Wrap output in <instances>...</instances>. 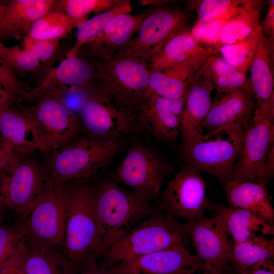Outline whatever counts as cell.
<instances>
[{"label":"cell","mask_w":274,"mask_h":274,"mask_svg":"<svg viewBox=\"0 0 274 274\" xmlns=\"http://www.w3.org/2000/svg\"><path fill=\"white\" fill-rule=\"evenodd\" d=\"M25 244L14 255L0 264V274H26L23 263Z\"/></svg>","instance_id":"b9f144b4"},{"label":"cell","mask_w":274,"mask_h":274,"mask_svg":"<svg viewBox=\"0 0 274 274\" xmlns=\"http://www.w3.org/2000/svg\"><path fill=\"white\" fill-rule=\"evenodd\" d=\"M167 2H170V1H142L141 3L143 5H145L149 4H154V5L158 6V5L163 4L164 3H168Z\"/></svg>","instance_id":"816d5d0a"},{"label":"cell","mask_w":274,"mask_h":274,"mask_svg":"<svg viewBox=\"0 0 274 274\" xmlns=\"http://www.w3.org/2000/svg\"><path fill=\"white\" fill-rule=\"evenodd\" d=\"M11 98L0 86V111L9 108Z\"/></svg>","instance_id":"681fc988"},{"label":"cell","mask_w":274,"mask_h":274,"mask_svg":"<svg viewBox=\"0 0 274 274\" xmlns=\"http://www.w3.org/2000/svg\"><path fill=\"white\" fill-rule=\"evenodd\" d=\"M228 20L220 19L203 23H196L190 32L194 38L207 47H215L217 51L219 47V36L221 31Z\"/></svg>","instance_id":"f35d334b"},{"label":"cell","mask_w":274,"mask_h":274,"mask_svg":"<svg viewBox=\"0 0 274 274\" xmlns=\"http://www.w3.org/2000/svg\"><path fill=\"white\" fill-rule=\"evenodd\" d=\"M188 242L204 263L230 271L229 258L234 242L222 219L218 215L182 223Z\"/></svg>","instance_id":"4fadbf2b"},{"label":"cell","mask_w":274,"mask_h":274,"mask_svg":"<svg viewBox=\"0 0 274 274\" xmlns=\"http://www.w3.org/2000/svg\"><path fill=\"white\" fill-rule=\"evenodd\" d=\"M67 193L65 183L50 178L42 195L23 221L25 237L34 245L62 246L65 231Z\"/></svg>","instance_id":"30bf717a"},{"label":"cell","mask_w":274,"mask_h":274,"mask_svg":"<svg viewBox=\"0 0 274 274\" xmlns=\"http://www.w3.org/2000/svg\"><path fill=\"white\" fill-rule=\"evenodd\" d=\"M58 40H44L25 43V46H31L36 50L41 61H47L55 54Z\"/></svg>","instance_id":"7bdbcfd3"},{"label":"cell","mask_w":274,"mask_h":274,"mask_svg":"<svg viewBox=\"0 0 274 274\" xmlns=\"http://www.w3.org/2000/svg\"><path fill=\"white\" fill-rule=\"evenodd\" d=\"M0 60L12 71H30L38 67L41 61L31 46L21 49L18 46L8 47L0 39Z\"/></svg>","instance_id":"8d00e7d4"},{"label":"cell","mask_w":274,"mask_h":274,"mask_svg":"<svg viewBox=\"0 0 274 274\" xmlns=\"http://www.w3.org/2000/svg\"><path fill=\"white\" fill-rule=\"evenodd\" d=\"M183 274H231V271H225L202 263L189 269Z\"/></svg>","instance_id":"7dc6e473"},{"label":"cell","mask_w":274,"mask_h":274,"mask_svg":"<svg viewBox=\"0 0 274 274\" xmlns=\"http://www.w3.org/2000/svg\"><path fill=\"white\" fill-rule=\"evenodd\" d=\"M274 260V239L256 235L234 243L229 258L231 270L242 271L262 261Z\"/></svg>","instance_id":"f546056e"},{"label":"cell","mask_w":274,"mask_h":274,"mask_svg":"<svg viewBox=\"0 0 274 274\" xmlns=\"http://www.w3.org/2000/svg\"><path fill=\"white\" fill-rule=\"evenodd\" d=\"M198 76L210 92L216 91V96L235 90L253 96L246 76L231 66L216 50L208 58Z\"/></svg>","instance_id":"484cf974"},{"label":"cell","mask_w":274,"mask_h":274,"mask_svg":"<svg viewBox=\"0 0 274 274\" xmlns=\"http://www.w3.org/2000/svg\"><path fill=\"white\" fill-rule=\"evenodd\" d=\"M94 78V65L92 67L78 56H67L49 76L59 84L80 88L92 87Z\"/></svg>","instance_id":"1f68e13d"},{"label":"cell","mask_w":274,"mask_h":274,"mask_svg":"<svg viewBox=\"0 0 274 274\" xmlns=\"http://www.w3.org/2000/svg\"><path fill=\"white\" fill-rule=\"evenodd\" d=\"M274 101L256 105L244 129L241 151L232 181H250L267 187L274 174Z\"/></svg>","instance_id":"5b68a950"},{"label":"cell","mask_w":274,"mask_h":274,"mask_svg":"<svg viewBox=\"0 0 274 274\" xmlns=\"http://www.w3.org/2000/svg\"><path fill=\"white\" fill-rule=\"evenodd\" d=\"M120 0H61L55 5L76 19H87L91 12H101L112 9Z\"/></svg>","instance_id":"74e56055"},{"label":"cell","mask_w":274,"mask_h":274,"mask_svg":"<svg viewBox=\"0 0 274 274\" xmlns=\"http://www.w3.org/2000/svg\"><path fill=\"white\" fill-rule=\"evenodd\" d=\"M88 180L65 182L67 212L64 255L78 271L100 257L104 232L95 213Z\"/></svg>","instance_id":"6da1fadb"},{"label":"cell","mask_w":274,"mask_h":274,"mask_svg":"<svg viewBox=\"0 0 274 274\" xmlns=\"http://www.w3.org/2000/svg\"><path fill=\"white\" fill-rule=\"evenodd\" d=\"M50 177L46 167L26 157H19L5 180L4 207L23 221L42 195Z\"/></svg>","instance_id":"5bb4252c"},{"label":"cell","mask_w":274,"mask_h":274,"mask_svg":"<svg viewBox=\"0 0 274 274\" xmlns=\"http://www.w3.org/2000/svg\"><path fill=\"white\" fill-rule=\"evenodd\" d=\"M206 193V184L200 172L186 164L160 194L159 204L163 211L174 218L199 219L205 216L208 209Z\"/></svg>","instance_id":"7c38bea8"},{"label":"cell","mask_w":274,"mask_h":274,"mask_svg":"<svg viewBox=\"0 0 274 274\" xmlns=\"http://www.w3.org/2000/svg\"><path fill=\"white\" fill-rule=\"evenodd\" d=\"M7 176L0 174V210L4 207V188L5 180Z\"/></svg>","instance_id":"f907efd6"},{"label":"cell","mask_w":274,"mask_h":274,"mask_svg":"<svg viewBox=\"0 0 274 274\" xmlns=\"http://www.w3.org/2000/svg\"><path fill=\"white\" fill-rule=\"evenodd\" d=\"M19 159L12 150L0 145V174L10 175Z\"/></svg>","instance_id":"ee69618b"},{"label":"cell","mask_w":274,"mask_h":274,"mask_svg":"<svg viewBox=\"0 0 274 274\" xmlns=\"http://www.w3.org/2000/svg\"><path fill=\"white\" fill-rule=\"evenodd\" d=\"M190 83L165 72L149 70L150 93L159 96L171 99H185Z\"/></svg>","instance_id":"d590c367"},{"label":"cell","mask_w":274,"mask_h":274,"mask_svg":"<svg viewBox=\"0 0 274 274\" xmlns=\"http://www.w3.org/2000/svg\"><path fill=\"white\" fill-rule=\"evenodd\" d=\"M185 99H168L150 93L133 115L140 130L146 131L158 141L176 144L181 133Z\"/></svg>","instance_id":"e0dca14e"},{"label":"cell","mask_w":274,"mask_h":274,"mask_svg":"<svg viewBox=\"0 0 274 274\" xmlns=\"http://www.w3.org/2000/svg\"><path fill=\"white\" fill-rule=\"evenodd\" d=\"M25 243L22 227L0 226V264L16 253Z\"/></svg>","instance_id":"ab89813d"},{"label":"cell","mask_w":274,"mask_h":274,"mask_svg":"<svg viewBox=\"0 0 274 274\" xmlns=\"http://www.w3.org/2000/svg\"><path fill=\"white\" fill-rule=\"evenodd\" d=\"M124 146L123 139L100 141L78 138L52 153L46 168L57 183L88 180L108 166Z\"/></svg>","instance_id":"8992f818"},{"label":"cell","mask_w":274,"mask_h":274,"mask_svg":"<svg viewBox=\"0 0 274 274\" xmlns=\"http://www.w3.org/2000/svg\"><path fill=\"white\" fill-rule=\"evenodd\" d=\"M208 210L222 219L234 243L244 242L256 235L274 234L273 225L245 209L209 201Z\"/></svg>","instance_id":"d4e9b609"},{"label":"cell","mask_w":274,"mask_h":274,"mask_svg":"<svg viewBox=\"0 0 274 274\" xmlns=\"http://www.w3.org/2000/svg\"><path fill=\"white\" fill-rule=\"evenodd\" d=\"M215 51L203 47L186 29L170 39L152 57L150 70L164 72L175 69L192 81L200 73L206 61Z\"/></svg>","instance_id":"2e32d148"},{"label":"cell","mask_w":274,"mask_h":274,"mask_svg":"<svg viewBox=\"0 0 274 274\" xmlns=\"http://www.w3.org/2000/svg\"><path fill=\"white\" fill-rule=\"evenodd\" d=\"M0 86L12 99L16 95L25 96L28 88L0 60Z\"/></svg>","instance_id":"60d3db41"},{"label":"cell","mask_w":274,"mask_h":274,"mask_svg":"<svg viewBox=\"0 0 274 274\" xmlns=\"http://www.w3.org/2000/svg\"><path fill=\"white\" fill-rule=\"evenodd\" d=\"M86 19L74 18L55 5L51 10L33 24L25 36V43L58 40L66 36Z\"/></svg>","instance_id":"f1b7e54d"},{"label":"cell","mask_w":274,"mask_h":274,"mask_svg":"<svg viewBox=\"0 0 274 274\" xmlns=\"http://www.w3.org/2000/svg\"><path fill=\"white\" fill-rule=\"evenodd\" d=\"M202 263L185 245L125 259L106 269L107 274H183Z\"/></svg>","instance_id":"ac0fdd59"},{"label":"cell","mask_w":274,"mask_h":274,"mask_svg":"<svg viewBox=\"0 0 274 274\" xmlns=\"http://www.w3.org/2000/svg\"><path fill=\"white\" fill-rule=\"evenodd\" d=\"M95 88L125 113L136 114L150 94L149 70L127 48L94 63Z\"/></svg>","instance_id":"7a4b0ae2"},{"label":"cell","mask_w":274,"mask_h":274,"mask_svg":"<svg viewBox=\"0 0 274 274\" xmlns=\"http://www.w3.org/2000/svg\"><path fill=\"white\" fill-rule=\"evenodd\" d=\"M231 274H274V260L260 261L244 270H231Z\"/></svg>","instance_id":"bcb514c9"},{"label":"cell","mask_w":274,"mask_h":274,"mask_svg":"<svg viewBox=\"0 0 274 274\" xmlns=\"http://www.w3.org/2000/svg\"><path fill=\"white\" fill-rule=\"evenodd\" d=\"M85 137L95 141L121 139L140 129L133 115L117 107L94 87L78 114Z\"/></svg>","instance_id":"8fae6325"},{"label":"cell","mask_w":274,"mask_h":274,"mask_svg":"<svg viewBox=\"0 0 274 274\" xmlns=\"http://www.w3.org/2000/svg\"><path fill=\"white\" fill-rule=\"evenodd\" d=\"M54 0H10L0 17V39L18 38L29 33L33 24L51 10Z\"/></svg>","instance_id":"7402d4cb"},{"label":"cell","mask_w":274,"mask_h":274,"mask_svg":"<svg viewBox=\"0 0 274 274\" xmlns=\"http://www.w3.org/2000/svg\"><path fill=\"white\" fill-rule=\"evenodd\" d=\"M263 36L270 42L274 43V1L270 0L267 13L261 23Z\"/></svg>","instance_id":"f6af8a7d"},{"label":"cell","mask_w":274,"mask_h":274,"mask_svg":"<svg viewBox=\"0 0 274 274\" xmlns=\"http://www.w3.org/2000/svg\"><path fill=\"white\" fill-rule=\"evenodd\" d=\"M223 187L230 207L249 211L273 225L274 209L267 187L253 182L229 180Z\"/></svg>","instance_id":"603a6c76"},{"label":"cell","mask_w":274,"mask_h":274,"mask_svg":"<svg viewBox=\"0 0 274 274\" xmlns=\"http://www.w3.org/2000/svg\"><path fill=\"white\" fill-rule=\"evenodd\" d=\"M262 3L260 1L251 0L241 14L225 23L220 34L219 48L243 40L260 26Z\"/></svg>","instance_id":"4dcf8cb0"},{"label":"cell","mask_w":274,"mask_h":274,"mask_svg":"<svg viewBox=\"0 0 274 274\" xmlns=\"http://www.w3.org/2000/svg\"><path fill=\"white\" fill-rule=\"evenodd\" d=\"M2 219V216H1V211H0V220H1Z\"/></svg>","instance_id":"db71d44e"},{"label":"cell","mask_w":274,"mask_h":274,"mask_svg":"<svg viewBox=\"0 0 274 274\" xmlns=\"http://www.w3.org/2000/svg\"><path fill=\"white\" fill-rule=\"evenodd\" d=\"M78 274H107L106 269L97 261L90 263L78 271Z\"/></svg>","instance_id":"c3c4849f"},{"label":"cell","mask_w":274,"mask_h":274,"mask_svg":"<svg viewBox=\"0 0 274 274\" xmlns=\"http://www.w3.org/2000/svg\"><path fill=\"white\" fill-rule=\"evenodd\" d=\"M92 185L94 208L104 232L101 256L155 208L151 201L110 179H102Z\"/></svg>","instance_id":"3957f363"},{"label":"cell","mask_w":274,"mask_h":274,"mask_svg":"<svg viewBox=\"0 0 274 274\" xmlns=\"http://www.w3.org/2000/svg\"><path fill=\"white\" fill-rule=\"evenodd\" d=\"M181 11L160 8L147 14L128 48L148 67L152 57L170 39L187 29Z\"/></svg>","instance_id":"9a60e30c"},{"label":"cell","mask_w":274,"mask_h":274,"mask_svg":"<svg viewBox=\"0 0 274 274\" xmlns=\"http://www.w3.org/2000/svg\"><path fill=\"white\" fill-rule=\"evenodd\" d=\"M172 173L173 168L156 151L134 142L109 179L152 201L159 197L161 187Z\"/></svg>","instance_id":"ba28073f"},{"label":"cell","mask_w":274,"mask_h":274,"mask_svg":"<svg viewBox=\"0 0 274 274\" xmlns=\"http://www.w3.org/2000/svg\"><path fill=\"white\" fill-rule=\"evenodd\" d=\"M196 23L224 19L229 20L241 14L250 4L251 0H202L196 1Z\"/></svg>","instance_id":"e575fe53"},{"label":"cell","mask_w":274,"mask_h":274,"mask_svg":"<svg viewBox=\"0 0 274 274\" xmlns=\"http://www.w3.org/2000/svg\"><path fill=\"white\" fill-rule=\"evenodd\" d=\"M210 93L199 76L189 84L182 113V147L202 140L204 120L212 102Z\"/></svg>","instance_id":"44dd1931"},{"label":"cell","mask_w":274,"mask_h":274,"mask_svg":"<svg viewBox=\"0 0 274 274\" xmlns=\"http://www.w3.org/2000/svg\"><path fill=\"white\" fill-rule=\"evenodd\" d=\"M132 9L130 1L120 0L111 10L80 23L76 27V41L67 56H78L81 47L93 40L116 16L129 13Z\"/></svg>","instance_id":"d6a6232c"},{"label":"cell","mask_w":274,"mask_h":274,"mask_svg":"<svg viewBox=\"0 0 274 274\" xmlns=\"http://www.w3.org/2000/svg\"><path fill=\"white\" fill-rule=\"evenodd\" d=\"M188 243L182 224L155 208L103 253L99 264L107 269L125 259L187 245Z\"/></svg>","instance_id":"277c9868"},{"label":"cell","mask_w":274,"mask_h":274,"mask_svg":"<svg viewBox=\"0 0 274 274\" xmlns=\"http://www.w3.org/2000/svg\"><path fill=\"white\" fill-rule=\"evenodd\" d=\"M274 43L262 35L250 66L248 79L256 105L274 100Z\"/></svg>","instance_id":"4316f807"},{"label":"cell","mask_w":274,"mask_h":274,"mask_svg":"<svg viewBox=\"0 0 274 274\" xmlns=\"http://www.w3.org/2000/svg\"><path fill=\"white\" fill-rule=\"evenodd\" d=\"M30 120L37 149L53 153L76 140L80 130L78 117L51 93L35 105L22 108Z\"/></svg>","instance_id":"9c48e42d"},{"label":"cell","mask_w":274,"mask_h":274,"mask_svg":"<svg viewBox=\"0 0 274 274\" xmlns=\"http://www.w3.org/2000/svg\"><path fill=\"white\" fill-rule=\"evenodd\" d=\"M5 9V5L0 4V17L3 14Z\"/></svg>","instance_id":"f5cc1de1"},{"label":"cell","mask_w":274,"mask_h":274,"mask_svg":"<svg viewBox=\"0 0 274 274\" xmlns=\"http://www.w3.org/2000/svg\"><path fill=\"white\" fill-rule=\"evenodd\" d=\"M0 211H1V210H0Z\"/></svg>","instance_id":"11a10c76"},{"label":"cell","mask_w":274,"mask_h":274,"mask_svg":"<svg viewBox=\"0 0 274 274\" xmlns=\"http://www.w3.org/2000/svg\"><path fill=\"white\" fill-rule=\"evenodd\" d=\"M254 99L252 95L242 90L216 96L205 119L204 129L208 132L229 127L245 129L253 118Z\"/></svg>","instance_id":"ffe728a7"},{"label":"cell","mask_w":274,"mask_h":274,"mask_svg":"<svg viewBox=\"0 0 274 274\" xmlns=\"http://www.w3.org/2000/svg\"><path fill=\"white\" fill-rule=\"evenodd\" d=\"M262 35L260 25L246 38L234 44L223 45L217 51L231 66L246 75Z\"/></svg>","instance_id":"836d02e7"},{"label":"cell","mask_w":274,"mask_h":274,"mask_svg":"<svg viewBox=\"0 0 274 274\" xmlns=\"http://www.w3.org/2000/svg\"><path fill=\"white\" fill-rule=\"evenodd\" d=\"M0 145L25 157L37 149L35 133L28 118L21 111L7 108L0 111Z\"/></svg>","instance_id":"cb8c5ba5"},{"label":"cell","mask_w":274,"mask_h":274,"mask_svg":"<svg viewBox=\"0 0 274 274\" xmlns=\"http://www.w3.org/2000/svg\"><path fill=\"white\" fill-rule=\"evenodd\" d=\"M26 274H78V270L54 248L26 242L23 253Z\"/></svg>","instance_id":"83f0119b"},{"label":"cell","mask_w":274,"mask_h":274,"mask_svg":"<svg viewBox=\"0 0 274 274\" xmlns=\"http://www.w3.org/2000/svg\"><path fill=\"white\" fill-rule=\"evenodd\" d=\"M146 15L126 13L116 16L93 40L82 46L78 53L96 61L113 58L128 48Z\"/></svg>","instance_id":"d6986e66"},{"label":"cell","mask_w":274,"mask_h":274,"mask_svg":"<svg viewBox=\"0 0 274 274\" xmlns=\"http://www.w3.org/2000/svg\"><path fill=\"white\" fill-rule=\"evenodd\" d=\"M244 129L229 127L208 132L201 141L182 147L186 165L211 175L224 187L239 157Z\"/></svg>","instance_id":"52a82bcc"}]
</instances>
